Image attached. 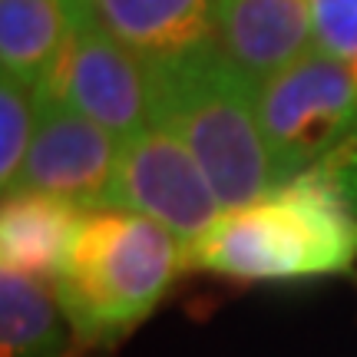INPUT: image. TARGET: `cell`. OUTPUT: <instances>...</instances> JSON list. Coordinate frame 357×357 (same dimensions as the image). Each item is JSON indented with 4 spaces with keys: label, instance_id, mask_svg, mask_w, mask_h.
I'll use <instances>...</instances> for the list:
<instances>
[{
    "label": "cell",
    "instance_id": "obj_7",
    "mask_svg": "<svg viewBox=\"0 0 357 357\" xmlns=\"http://www.w3.org/2000/svg\"><path fill=\"white\" fill-rule=\"evenodd\" d=\"M119 149L123 142L100 123L70 102L40 93L33 139L7 195H53L79 208H100Z\"/></svg>",
    "mask_w": 357,
    "mask_h": 357
},
{
    "label": "cell",
    "instance_id": "obj_9",
    "mask_svg": "<svg viewBox=\"0 0 357 357\" xmlns=\"http://www.w3.org/2000/svg\"><path fill=\"white\" fill-rule=\"evenodd\" d=\"M83 3L146 66L169 63L212 40V0H83Z\"/></svg>",
    "mask_w": 357,
    "mask_h": 357
},
{
    "label": "cell",
    "instance_id": "obj_8",
    "mask_svg": "<svg viewBox=\"0 0 357 357\" xmlns=\"http://www.w3.org/2000/svg\"><path fill=\"white\" fill-rule=\"evenodd\" d=\"M212 40L252 83L314 47L311 0H212Z\"/></svg>",
    "mask_w": 357,
    "mask_h": 357
},
{
    "label": "cell",
    "instance_id": "obj_11",
    "mask_svg": "<svg viewBox=\"0 0 357 357\" xmlns=\"http://www.w3.org/2000/svg\"><path fill=\"white\" fill-rule=\"evenodd\" d=\"M83 212L86 208H79L77 202L53 195H7L0 212L3 268L53 281Z\"/></svg>",
    "mask_w": 357,
    "mask_h": 357
},
{
    "label": "cell",
    "instance_id": "obj_4",
    "mask_svg": "<svg viewBox=\"0 0 357 357\" xmlns=\"http://www.w3.org/2000/svg\"><path fill=\"white\" fill-rule=\"evenodd\" d=\"M258 123L281 185L357 142V83L314 43L258 83Z\"/></svg>",
    "mask_w": 357,
    "mask_h": 357
},
{
    "label": "cell",
    "instance_id": "obj_13",
    "mask_svg": "<svg viewBox=\"0 0 357 357\" xmlns=\"http://www.w3.org/2000/svg\"><path fill=\"white\" fill-rule=\"evenodd\" d=\"M40 93L20 79L3 77L0 83V182L3 192H10L13 178L20 172L37 126Z\"/></svg>",
    "mask_w": 357,
    "mask_h": 357
},
{
    "label": "cell",
    "instance_id": "obj_3",
    "mask_svg": "<svg viewBox=\"0 0 357 357\" xmlns=\"http://www.w3.org/2000/svg\"><path fill=\"white\" fill-rule=\"evenodd\" d=\"M185 265V245L126 208H86L53 275V291L79 344H109L139 324Z\"/></svg>",
    "mask_w": 357,
    "mask_h": 357
},
{
    "label": "cell",
    "instance_id": "obj_14",
    "mask_svg": "<svg viewBox=\"0 0 357 357\" xmlns=\"http://www.w3.org/2000/svg\"><path fill=\"white\" fill-rule=\"evenodd\" d=\"M314 43L347 66L357 83V0H311Z\"/></svg>",
    "mask_w": 357,
    "mask_h": 357
},
{
    "label": "cell",
    "instance_id": "obj_12",
    "mask_svg": "<svg viewBox=\"0 0 357 357\" xmlns=\"http://www.w3.org/2000/svg\"><path fill=\"white\" fill-rule=\"evenodd\" d=\"M56 291L37 275L3 268L0 275V347L3 357H56L66 334L60 328Z\"/></svg>",
    "mask_w": 357,
    "mask_h": 357
},
{
    "label": "cell",
    "instance_id": "obj_10",
    "mask_svg": "<svg viewBox=\"0 0 357 357\" xmlns=\"http://www.w3.org/2000/svg\"><path fill=\"white\" fill-rule=\"evenodd\" d=\"M77 20V0H0V63L37 93L50 86Z\"/></svg>",
    "mask_w": 357,
    "mask_h": 357
},
{
    "label": "cell",
    "instance_id": "obj_2",
    "mask_svg": "<svg viewBox=\"0 0 357 357\" xmlns=\"http://www.w3.org/2000/svg\"><path fill=\"white\" fill-rule=\"evenodd\" d=\"M155 119L202 166L225 212L245 208L278 185L258 123V83L215 40L153 66Z\"/></svg>",
    "mask_w": 357,
    "mask_h": 357
},
{
    "label": "cell",
    "instance_id": "obj_1",
    "mask_svg": "<svg viewBox=\"0 0 357 357\" xmlns=\"http://www.w3.org/2000/svg\"><path fill=\"white\" fill-rule=\"evenodd\" d=\"M357 261V212L321 169H305L258 202L225 212L185 265L245 281L337 275Z\"/></svg>",
    "mask_w": 357,
    "mask_h": 357
},
{
    "label": "cell",
    "instance_id": "obj_5",
    "mask_svg": "<svg viewBox=\"0 0 357 357\" xmlns=\"http://www.w3.org/2000/svg\"><path fill=\"white\" fill-rule=\"evenodd\" d=\"M43 96L70 102L119 142L146 132L155 119L153 66L123 47L83 0H77V20Z\"/></svg>",
    "mask_w": 357,
    "mask_h": 357
},
{
    "label": "cell",
    "instance_id": "obj_6",
    "mask_svg": "<svg viewBox=\"0 0 357 357\" xmlns=\"http://www.w3.org/2000/svg\"><path fill=\"white\" fill-rule=\"evenodd\" d=\"M102 205L153 218L185 248L225 215L202 166L172 132L159 126L123 142Z\"/></svg>",
    "mask_w": 357,
    "mask_h": 357
}]
</instances>
